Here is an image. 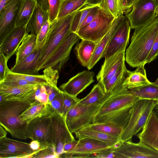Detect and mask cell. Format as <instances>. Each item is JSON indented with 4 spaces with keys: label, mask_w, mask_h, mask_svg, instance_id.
<instances>
[{
    "label": "cell",
    "mask_w": 158,
    "mask_h": 158,
    "mask_svg": "<svg viewBox=\"0 0 158 158\" xmlns=\"http://www.w3.org/2000/svg\"><path fill=\"white\" fill-rule=\"evenodd\" d=\"M95 73L93 71L84 70L61 84L59 89L70 95L77 97L94 81Z\"/></svg>",
    "instance_id": "cell-16"
},
{
    "label": "cell",
    "mask_w": 158,
    "mask_h": 158,
    "mask_svg": "<svg viewBox=\"0 0 158 158\" xmlns=\"http://www.w3.org/2000/svg\"><path fill=\"white\" fill-rule=\"evenodd\" d=\"M144 65L142 64L137 67L136 70L133 71L128 70L122 85L128 89H131L151 84L152 82L147 78Z\"/></svg>",
    "instance_id": "cell-25"
},
{
    "label": "cell",
    "mask_w": 158,
    "mask_h": 158,
    "mask_svg": "<svg viewBox=\"0 0 158 158\" xmlns=\"http://www.w3.org/2000/svg\"><path fill=\"white\" fill-rule=\"evenodd\" d=\"M50 23L48 19L42 26L38 34L36 35L35 48L39 49L43 47L45 43Z\"/></svg>",
    "instance_id": "cell-39"
},
{
    "label": "cell",
    "mask_w": 158,
    "mask_h": 158,
    "mask_svg": "<svg viewBox=\"0 0 158 158\" xmlns=\"http://www.w3.org/2000/svg\"><path fill=\"white\" fill-rule=\"evenodd\" d=\"M103 0H87L86 5L91 6H99Z\"/></svg>",
    "instance_id": "cell-56"
},
{
    "label": "cell",
    "mask_w": 158,
    "mask_h": 158,
    "mask_svg": "<svg viewBox=\"0 0 158 158\" xmlns=\"http://www.w3.org/2000/svg\"><path fill=\"white\" fill-rule=\"evenodd\" d=\"M37 84H40L30 82L23 79L7 75H6L4 79L0 82V85L9 87H23Z\"/></svg>",
    "instance_id": "cell-38"
},
{
    "label": "cell",
    "mask_w": 158,
    "mask_h": 158,
    "mask_svg": "<svg viewBox=\"0 0 158 158\" xmlns=\"http://www.w3.org/2000/svg\"><path fill=\"white\" fill-rule=\"evenodd\" d=\"M153 111L158 118V103L154 108Z\"/></svg>",
    "instance_id": "cell-59"
},
{
    "label": "cell",
    "mask_w": 158,
    "mask_h": 158,
    "mask_svg": "<svg viewBox=\"0 0 158 158\" xmlns=\"http://www.w3.org/2000/svg\"><path fill=\"white\" fill-rule=\"evenodd\" d=\"M36 4L45 12L48 13L49 5L48 0H35Z\"/></svg>",
    "instance_id": "cell-52"
},
{
    "label": "cell",
    "mask_w": 158,
    "mask_h": 158,
    "mask_svg": "<svg viewBox=\"0 0 158 158\" xmlns=\"http://www.w3.org/2000/svg\"><path fill=\"white\" fill-rule=\"evenodd\" d=\"M49 19L50 23L57 19L62 0H48Z\"/></svg>",
    "instance_id": "cell-42"
},
{
    "label": "cell",
    "mask_w": 158,
    "mask_h": 158,
    "mask_svg": "<svg viewBox=\"0 0 158 158\" xmlns=\"http://www.w3.org/2000/svg\"><path fill=\"white\" fill-rule=\"evenodd\" d=\"M80 39L75 33L71 32L47 60L43 69L51 67L59 72L69 59L73 46Z\"/></svg>",
    "instance_id": "cell-13"
},
{
    "label": "cell",
    "mask_w": 158,
    "mask_h": 158,
    "mask_svg": "<svg viewBox=\"0 0 158 158\" xmlns=\"http://www.w3.org/2000/svg\"><path fill=\"white\" fill-rule=\"evenodd\" d=\"M125 50L121 51L105 58L96 78L102 87L125 64Z\"/></svg>",
    "instance_id": "cell-17"
},
{
    "label": "cell",
    "mask_w": 158,
    "mask_h": 158,
    "mask_svg": "<svg viewBox=\"0 0 158 158\" xmlns=\"http://www.w3.org/2000/svg\"><path fill=\"white\" fill-rule=\"evenodd\" d=\"M8 60L4 53L0 51V82L4 79L9 69L7 64Z\"/></svg>",
    "instance_id": "cell-46"
},
{
    "label": "cell",
    "mask_w": 158,
    "mask_h": 158,
    "mask_svg": "<svg viewBox=\"0 0 158 158\" xmlns=\"http://www.w3.org/2000/svg\"><path fill=\"white\" fill-rule=\"evenodd\" d=\"M99 6L110 13L115 18L121 16L119 13L118 0H103Z\"/></svg>",
    "instance_id": "cell-40"
},
{
    "label": "cell",
    "mask_w": 158,
    "mask_h": 158,
    "mask_svg": "<svg viewBox=\"0 0 158 158\" xmlns=\"http://www.w3.org/2000/svg\"><path fill=\"white\" fill-rule=\"evenodd\" d=\"M158 56V32L152 49L148 55L146 63H149L154 60Z\"/></svg>",
    "instance_id": "cell-47"
},
{
    "label": "cell",
    "mask_w": 158,
    "mask_h": 158,
    "mask_svg": "<svg viewBox=\"0 0 158 158\" xmlns=\"http://www.w3.org/2000/svg\"><path fill=\"white\" fill-rule=\"evenodd\" d=\"M29 143L31 148L34 151L40 149V143L37 140H32Z\"/></svg>",
    "instance_id": "cell-54"
},
{
    "label": "cell",
    "mask_w": 158,
    "mask_h": 158,
    "mask_svg": "<svg viewBox=\"0 0 158 158\" xmlns=\"http://www.w3.org/2000/svg\"><path fill=\"white\" fill-rule=\"evenodd\" d=\"M99 106H86L79 102L75 105L65 116L66 123L70 132L74 133L93 123Z\"/></svg>",
    "instance_id": "cell-8"
},
{
    "label": "cell",
    "mask_w": 158,
    "mask_h": 158,
    "mask_svg": "<svg viewBox=\"0 0 158 158\" xmlns=\"http://www.w3.org/2000/svg\"><path fill=\"white\" fill-rule=\"evenodd\" d=\"M43 74L47 79L51 87L58 89L57 87V82L58 79L59 71L51 67H49L44 69Z\"/></svg>",
    "instance_id": "cell-41"
},
{
    "label": "cell",
    "mask_w": 158,
    "mask_h": 158,
    "mask_svg": "<svg viewBox=\"0 0 158 158\" xmlns=\"http://www.w3.org/2000/svg\"><path fill=\"white\" fill-rule=\"evenodd\" d=\"M121 16L122 15L114 19L110 29L97 43L95 50L87 67L88 70L91 69L103 57L113 34L120 21Z\"/></svg>",
    "instance_id": "cell-23"
},
{
    "label": "cell",
    "mask_w": 158,
    "mask_h": 158,
    "mask_svg": "<svg viewBox=\"0 0 158 158\" xmlns=\"http://www.w3.org/2000/svg\"><path fill=\"white\" fill-rule=\"evenodd\" d=\"M137 0H127V7L125 13L127 14L131 11L134 4Z\"/></svg>",
    "instance_id": "cell-55"
},
{
    "label": "cell",
    "mask_w": 158,
    "mask_h": 158,
    "mask_svg": "<svg viewBox=\"0 0 158 158\" xmlns=\"http://www.w3.org/2000/svg\"><path fill=\"white\" fill-rule=\"evenodd\" d=\"M158 0H137L132 9L125 16L128 19L131 29L143 25L156 15Z\"/></svg>",
    "instance_id": "cell-9"
},
{
    "label": "cell",
    "mask_w": 158,
    "mask_h": 158,
    "mask_svg": "<svg viewBox=\"0 0 158 158\" xmlns=\"http://www.w3.org/2000/svg\"><path fill=\"white\" fill-rule=\"evenodd\" d=\"M99 8V6H96L91 9L82 23L80 29L91 23L94 19L97 14Z\"/></svg>",
    "instance_id": "cell-48"
},
{
    "label": "cell",
    "mask_w": 158,
    "mask_h": 158,
    "mask_svg": "<svg viewBox=\"0 0 158 158\" xmlns=\"http://www.w3.org/2000/svg\"><path fill=\"white\" fill-rule=\"evenodd\" d=\"M49 19L48 13L45 12L37 4L26 26V33L37 35L42 27Z\"/></svg>",
    "instance_id": "cell-27"
},
{
    "label": "cell",
    "mask_w": 158,
    "mask_h": 158,
    "mask_svg": "<svg viewBox=\"0 0 158 158\" xmlns=\"http://www.w3.org/2000/svg\"><path fill=\"white\" fill-rule=\"evenodd\" d=\"M74 133L76 137L78 139L90 138L100 140L106 143L113 149L117 143L122 142L120 137L107 135L85 127L78 130Z\"/></svg>",
    "instance_id": "cell-26"
},
{
    "label": "cell",
    "mask_w": 158,
    "mask_h": 158,
    "mask_svg": "<svg viewBox=\"0 0 158 158\" xmlns=\"http://www.w3.org/2000/svg\"><path fill=\"white\" fill-rule=\"evenodd\" d=\"M158 101L140 99L135 102L130 110L128 122L120 136L123 143L131 140L143 127Z\"/></svg>",
    "instance_id": "cell-5"
},
{
    "label": "cell",
    "mask_w": 158,
    "mask_h": 158,
    "mask_svg": "<svg viewBox=\"0 0 158 158\" xmlns=\"http://www.w3.org/2000/svg\"><path fill=\"white\" fill-rule=\"evenodd\" d=\"M24 0H11L0 12V44L15 27Z\"/></svg>",
    "instance_id": "cell-14"
},
{
    "label": "cell",
    "mask_w": 158,
    "mask_h": 158,
    "mask_svg": "<svg viewBox=\"0 0 158 158\" xmlns=\"http://www.w3.org/2000/svg\"><path fill=\"white\" fill-rule=\"evenodd\" d=\"M78 142V140H75L65 144L63 148L64 154L66 153L73 150L77 145Z\"/></svg>",
    "instance_id": "cell-50"
},
{
    "label": "cell",
    "mask_w": 158,
    "mask_h": 158,
    "mask_svg": "<svg viewBox=\"0 0 158 158\" xmlns=\"http://www.w3.org/2000/svg\"><path fill=\"white\" fill-rule=\"evenodd\" d=\"M63 92L61 90L49 104L54 112L62 115L63 109Z\"/></svg>",
    "instance_id": "cell-44"
},
{
    "label": "cell",
    "mask_w": 158,
    "mask_h": 158,
    "mask_svg": "<svg viewBox=\"0 0 158 158\" xmlns=\"http://www.w3.org/2000/svg\"><path fill=\"white\" fill-rule=\"evenodd\" d=\"M97 44L91 41L81 40L75 47L76 56L81 65L87 67Z\"/></svg>",
    "instance_id": "cell-28"
},
{
    "label": "cell",
    "mask_w": 158,
    "mask_h": 158,
    "mask_svg": "<svg viewBox=\"0 0 158 158\" xmlns=\"http://www.w3.org/2000/svg\"><path fill=\"white\" fill-rule=\"evenodd\" d=\"M131 30L127 18L122 15L120 21L115 29L103 57L108 58L121 51L125 50L129 42Z\"/></svg>",
    "instance_id": "cell-12"
},
{
    "label": "cell",
    "mask_w": 158,
    "mask_h": 158,
    "mask_svg": "<svg viewBox=\"0 0 158 158\" xmlns=\"http://www.w3.org/2000/svg\"><path fill=\"white\" fill-rule=\"evenodd\" d=\"M35 151L29 143L19 141L6 137L0 139V158H24Z\"/></svg>",
    "instance_id": "cell-18"
},
{
    "label": "cell",
    "mask_w": 158,
    "mask_h": 158,
    "mask_svg": "<svg viewBox=\"0 0 158 158\" xmlns=\"http://www.w3.org/2000/svg\"><path fill=\"white\" fill-rule=\"evenodd\" d=\"M36 42V35L26 33L16 52L15 63L30 54L35 49Z\"/></svg>",
    "instance_id": "cell-29"
},
{
    "label": "cell",
    "mask_w": 158,
    "mask_h": 158,
    "mask_svg": "<svg viewBox=\"0 0 158 158\" xmlns=\"http://www.w3.org/2000/svg\"><path fill=\"white\" fill-rule=\"evenodd\" d=\"M48 87V89L47 90V92L48 96V103L49 104L55 98L60 89H56L50 86Z\"/></svg>",
    "instance_id": "cell-49"
},
{
    "label": "cell",
    "mask_w": 158,
    "mask_h": 158,
    "mask_svg": "<svg viewBox=\"0 0 158 158\" xmlns=\"http://www.w3.org/2000/svg\"><path fill=\"white\" fill-rule=\"evenodd\" d=\"M28 99L5 100L0 103V124L11 136L21 139L28 138V123L19 116L31 104Z\"/></svg>",
    "instance_id": "cell-3"
},
{
    "label": "cell",
    "mask_w": 158,
    "mask_h": 158,
    "mask_svg": "<svg viewBox=\"0 0 158 158\" xmlns=\"http://www.w3.org/2000/svg\"><path fill=\"white\" fill-rule=\"evenodd\" d=\"M140 100L122 85L106 94L94 116L93 123H104L123 128L130 118L133 104Z\"/></svg>",
    "instance_id": "cell-1"
},
{
    "label": "cell",
    "mask_w": 158,
    "mask_h": 158,
    "mask_svg": "<svg viewBox=\"0 0 158 158\" xmlns=\"http://www.w3.org/2000/svg\"><path fill=\"white\" fill-rule=\"evenodd\" d=\"M32 158H58L60 156L56 153L53 146L42 149L34 154Z\"/></svg>",
    "instance_id": "cell-45"
},
{
    "label": "cell",
    "mask_w": 158,
    "mask_h": 158,
    "mask_svg": "<svg viewBox=\"0 0 158 158\" xmlns=\"http://www.w3.org/2000/svg\"><path fill=\"white\" fill-rule=\"evenodd\" d=\"M64 103L63 116L65 117L69 110L76 104L80 99L63 92Z\"/></svg>",
    "instance_id": "cell-43"
},
{
    "label": "cell",
    "mask_w": 158,
    "mask_h": 158,
    "mask_svg": "<svg viewBox=\"0 0 158 158\" xmlns=\"http://www.w3.org/2000/svg\"><path fill=\"white\" fill-rule=\"evenodd\" d=\"M116 18L110 13L100 7L94 19L80 29L76 33L81 40L98 43L110 29Z\"/></svg>",
    "instance_id": "cell-6"
},
{
    "label": "cell",
    "mask_w": 158,
    "mask_h": 158,
    "mask_svg": "<svg viewBox=\"0 0 158 158\" xmlns=\"http://www.w3.org/2000/svg\"><path fill=\"white\" fill-rule=\"evenodd\" d=\"M94 157L116 158V156L113 149H112L109 151L97 154Z\"/></svg>",
    "instance_id": "cell-51"
},
{
    "label": "cell",
    "mask_w": 158,
    "mask_h": 158,
    "mask_svg": "<svg viewBox=\"0 0 158 158\" xmlns=\"http://www.w3.org/2000/svg\"><path fill=\"white\" fill-rule=\"evenodd\" d=\"M129 93L139 98L140 99L158 101V86L151 84L128 89Z\"/></svg>",
    "instance_id": "cell-31"
},
{
    "label": "cell",
    "mask_w": 158,
    "mask_h": 158,
    "mask_svg": "<svg viewBox=\"0 0 158 158\" xmlns=\"http://www.w3.org/2000/svg\"><path fill=\"white\" fill-rule=\"evenodd\" d=\"M94 6L85 5L76 12L71 24V32L76 33L78 31L87 15Z\"/></svg>",
    "instance_id": "cell-37"
},
{
    "label": "cell",
    "mask_w": 158,
    "mask_h": 158,
    "mask_svg": "<svg viewBox=\"0 0 158 158\" xmlns=\"http://www.w3.org/2000/svg\"><path fill=\"white\" fill-rule=\"evenodd\" d=\"M11 0H0V12Z\"/></svg>",
    "instance_id": "cell-57"
},
{
    "label": "cell",
    "mask_w": 158,
    "mask_h": 158,
    "mask_svg": "<svg viewBox=\"0 0 158 158\" xmlns=\"http://www.w3.org/2000/svg\"><path fill=\"white\" fill-rule=\"evenodd\" d=\"M42 48H35L30 54L17 63L10 69L15 73L36 75L38 74L37 67Z\"/></svg>",
    "instance_id": "cell-22"
},
{
    "label": "cell",
    "mask_w": 158,
    "mask_h": 158,
    "mask_svg": "<svg viewBox=\"0 0 158 158\" xmlns=\"http://www.w3.org/2000/svg\"><path fill=\"white\" fill-rule=\"evenodd\" d=\"M156 15H158V5L157 6L156 10Z\"/></svg>",
    "instance_id": "cell-61"
},
{
    "label": "cell",
    "mask_w": 158,
    "mask_h": 158,
    "mask_svg": "<svg viewBox=\"0 0 158 158\" xmlns=\"http://www.w3.org/2000/svg\"><path fill=\"white\" fill-rule=\"evenodd\" d=\"M42 85L37 84L23 87H9L0 85V94L5 100L28 99L33 101L34 94Z\"/></svg>",
    "instance_id": "cell-21"
},
{
    "label": "cell",
    "mask_w": 158,
    "mask_h": 158,
    "mask_svg": "<svg viewBox=\"0 0 158 158\" xmlns=\"http://www.w3.org/2000/svg\"><path fill=\"white\" fill-rule=\"evenodd\" d=\"M119 13L121 15L125 13L127 7V0H118Z\"/></svg>",
    "instance_id": "cell-53"
},
{
    "label": "cell",
    "mask_w": 158,
    "mask_h": 158,
    "mask_svg": "<svg viewBox=\"0 0 158 158\" xmlns=\"http://www.w3.org/2000/svg\"><path fill=\"white\" fill-rule=\"evenodd\" d=\"M36 4L35 0H24L17 19L15 27L27 24Z\"/></svg>",
    "instance_id": "cell-32"
},
{
    "label": "cell",
    "mask_w": 158,
    "mask_h": 158,
    "mask_svg": "<svg viewBox=\"0 0 158 158\" xmlns=\"http://www.w3.org/2000/svg\"><path fill=\"white\" fill-rule=\"evenodd\" d=\"M128 70L124 64L104 85L102 88L106 94L110 93L116 87L122 84L127 75Z\"/></svg>",
    "instance_id": "cell-34"
},
{
    "label": "cell",
    "mask_w": 158,
    "mask_h": 158,
    "mask_svg": "<svg viewBox=\"0 0 158 158\" xmlns=\"http://www.w3.org/2000/svg\"><path fill=\"white\" fill-rule=\"evenodd\" d=\"M113 149L106 143L90 138L79 139L75 148L71 151L61 155L60 158H88Z\"/></svg>",
    "instance_id": "cell-11"
},
{
    "label": "cell",
    "mask_w": 158,
    "mask_h": 158,
    "mask_svg": "<svg viewBox=\"0 0 158 158\" xmlns=\"http://www.w3.org/2000/svg\"><path fill=\"white\" fill-rule=\"evenodd\" d=\"M113 150L116 158H158V152L140 142L125 141Z\"/></svg>",
    "instance_id": "cell-15"
},
{
    "label": "cell",
    "mask_w": 158,
    "mask_h": 158,
    "mask_svg": "<svg viewBox=\"0 0 158 158\" xmlns=\"http://www.w3.org/2000/svg\"><path fill=\"white\" fill-rule=\"evenodd\" d=\"M6 131L1 125L0 126V139L6 136L7 134Z\"/></svg>",
    "instance_id": "cell-58"
},
{
    "label": "cell",
    "mask_w": 158,
    "mask_h": 158,
    "mask_svg": "<svg viewBox=\"0 0 158 158\" xmlns=\"http://www.w3.org/2000/svg\"><path fill=\"white\" fill-rule=\"evenodd\" d=\"M137 136L139 142L158 152V118L153 110Z\"/></svg>",
    "instance_id": "cell-19"
},
{
    "label": "cell",
    "mask_w": 158,
    "mask_h": 158,
    "mask_svg": "<svg viewBox=\"0 0 158 158\" xmlns=\"http://www.w3.org/2000/svg\"><path fill=\"white\" fill-rule=\"evenodd\" d=\"M85 128L114 136H120L123 129L104 123H93L85 126Z\"/></svg>",
    "instance_id": "cell-35"
},
{
    "label": "cell",
    "mask_w": 158,
    "mask_h": 158,
    "mask_svg": "<svg viewBox=\"0 0 158 158\" xmlns=\"http://www.w3.org/2000/svg\"><path fill=\"white\" fill-rule=\"evenodd\" d=\"M152 83L153 84L158 86V77L154 82H152Z\"/></svg>",
    "instance_id": "cell-60"
},
{
    "label": "cell",
    "mask_w": 158,
    "mask_h": 158,
    "mask_svg": "<svg viewBox=\"0 0 158 158\" xmlns=\"http://www.w3.org/2000/svg\"><path fill=\"white\" fill-rule=\"evenodd\" d=\"M158 32V15L135 30L125 53V60L132 67L146 64V61Z\"/></svg>",
    "instance_id": "cell-2"
},
{
    "label": "cell",
    "mask_w": 158,
    "mask_h": 158,
    "mask_svg": "<svg viewBox=\"0 0 158 158\" xmlns=\"http://www.w3.org/2000/svg\"><path fill=\"white\" fill-rule=\"evenodd\" d=\"M26 26L15 27L0 44V51L8 60L16 54L26 33Z\"/></svg>",
    "instance_id": "cell-20"
},
{
    "label": "cell",
    "mask_w": 158,
    "mask_h": 158,
    "mask_svg": "<svg viewBox=\"0 0 158 158\" xmlns=\"http://www.w3.org/2000/svg\"><path fill=\"white\" fill-rule=\"evenodd\" d=\"M6 75L23 79L30 82L41 84L45 86L51 87L47 79L44 74L38 75L18 73H14L9 69Z\"/></svg>",
    "instance_id": "cell-36"
},
{
    "label": "cell",
    "mask_w": 158,
    "mask_h": 158,
    "mask_svg": "<svg viewBox=\"0 0 158 158\" xmlns=\"http://www.w3.org/2000/svg\"><path fill=\"white\" fill-rule=\"evenodd\" d=\"M106 94L99 83L94 85L90 92L79 103L86 106L100 105Z\"/></svg>",
    "instance_id": "cell-30"
},
{
    "label": "cell",
    "mask_w": 158,
    "mask_h": 158,
    "mask_svg": "<svg viewBox=\"0 0 158 158\" xmlns=\"http://www.w3.org/2000/svg\"><path fill=\"white\" fill-rule=\"evenodd\" d=\"M76 12L50 23L45 44L38 61L37 70L43 68L52 54L71 33V26Z\"/></svg>",
    "instance_id": "cell-4"
},
{
    "label": "cell",
    "mask_w": 158,
    "mask_h": 158,
    "mask_svg": "<svg viewBox=\"0 0 158 158\" xmlns=\"http://www.w3.org/2000/svg\"><path fill=\"white\" fill-rule=\"evenodd\" d=\"M27 134L28 138L40 143V149L54 146L51 115L38 118L29 122Z\"/></svg>",
    "instance_id": "cell-7"
},
{
    "label": "cell",
    "mask_w": 158,
    "mask_h": 158,
    "mask_svg": "<svg viewBox=\"0 0 158 158\" xmlns=\"http://www.w3.org/2000/svg\"><path fill=\"white\" fill-rule=\"evenodd\" d=\"M87 0H62L56 19L77 11L86 5Z\"/></svg>",
    "instance_id": "cell-33"
},
{
    "label": "cell",
    "mask_w": 158,
    "mask_h": 158,
    "mask_svg": "<svg viewBox=\"0 0 158 158\" xmlns=\"http://www.w3.org/2000/svg\"><path fill=\"white\" fill-rule=\"evenodd\" d=\"M53 112L49 104L35 101L20 115L19 117L22 121L28 123L36 118L51 115Z\"/></svg>",
    "instance_id": "cell-24"
},
{
    "label": "cell",
    "mask_w": 158,
    "mask_h": 158,
    "mask_svg": "<svg viewBox=\"0 0 158 158\" xmlns=\"http://www.w3.org/2000/svg\"><path fill=\"white\" fill-rule=\"evenodd\" d=\"M51 117L54 147L56 153L60 158V156L64 154V145L75 139L68 129L65 117L53 112Z\"/></svg>",
    "instance_id": "cell-10"
}]
</instances>
